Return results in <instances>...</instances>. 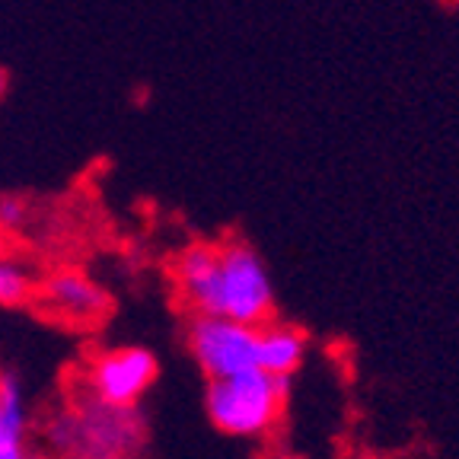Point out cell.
<instances>
[{
  "mask_svg": "<svg viewBox=\"0 0 459 459\" xmlns=\"http://www.w3.org/2000/svg\"><path fill=\"white\" fill-rule=\"evenodd\" d=\"M22 437L26 434H16L7 421H4V411H0V459H16L22 453Z\"/></svg>",
  "mask_w": 459,
  "mask_h": 459,
  "instance_id": "9",
  "label": "cell"
},
{
  "mask_svg": "<svg viewBox=\"0 0 459 459\" xmlns=\"http://www.w3.org/2000/svg\"><path fill=\"white\" fill-rule=\"evenodd\" d=\"M0 252H4V239H0Z\"/></svg>",
  "mask_w": 459,
  "mask_h": 459,
  "instance_id": "11",
  "label": "cell"
},
{
  "mask_svg": "<svg viewBox=\"0 0 459 459\" xmlns=\"http://www.w3.org/2000/svg\"><path fill=\"white\" fill-rule=\"evenodd\" d=\"M287 393H290V377L246 370L223 380H211L204 393V409L211 424L230 437H262L278 424Z\"/></svg>",
  "mask_w": 459,
  "mask_h": 459,
  "instance_id": "2",
  "label": "cell"
},
{
  "mask_svg": "<svg viewBox=\"0 0 459 459\" xmlns=\"http://www.w3.org/2000/svg\"><path fill=\"white\" fill-rule=\"evenodd\" d=\"M42 300L51 313L77 319V323H90L100 319L108 309V297L96 281H90L83 272L74 268H61V272L48 274L42 284Z\"/></svg>",
  "mask_w": 459,
  "mask_h": 459,
  "instance_id": "5",
  "label": "cell"
},
{
  "mask_svg": "<svg viewBox=\"0 0 459 459\" xmlns=\"http://www.w3.org/2000/svg\"><path fill=\"white\" fill-rule=\"evenodd\" d=\"M36 284H32V274L16 262L0 252V303L4 307H16V303H26L32 297Z\"/></svg>",
  "mask_w": 459,
  "mask_h": 459,
  "instance_id": "7",
  "label": "cell"
},
{
  "mask_svg": "<svg viewBox=\"0 0 459 459\" xmlns=\"http://www.w3.org/2000/svg\"><path fill=\"white\" fill-rule=\"evenodd\" d=\"M188 348L208 380L258 370V325L223 319V316H192Z\"/></svg>",
  "mask_w": 459,
  "mask_h": 459,
  "instance_id": "3",
  "label": "cell"
},
{
  "mask_svg": "<svg viewBox=\"0 0 459 459\" xmlns=\"http://www.w3.org/2000/svg\"><path fill=\"white\" fill-rule=\"evenodd\" d=\"M307 358V335L294 325L262 323L258 325V370L274 377H294Z\"/></svg>",
  "mask_w": 459,
  "mask_h": 459,
  "instance_id": "6",
  "label": "cell"
},
{
  "mask_svg": "<svg viewBox=\"0 0 459 459\" xmlns=\"http://www.w3.org/2000/svg\"><path fill=\"white\" fill-rule=\"evenodd\" d=\"M176 290L195 316H223L246 325L268 323L274 309L265 262L243 239L188 246L176 258Z\"/></svg>",
  "mask_w": 459,
  "mask_h": 459,
  "instance_id": "1",
  "label": "cell"
},
{
  "mask_svg": "<svg viewBox=\"0 0 459 459\" xmlns=\"http://www.w3.org/2000/svg\"><path fill=\"white\" fill-rule=\"evenodd\" d=\"M29 217V208H26V201L20 198H0V227L4 230H16L22 227Z\"/></svg>",
  "mask_w": 459,
  "mask_h": 459,
  "instance_id": "8",
  "label": "cell"
},
{
  "mask_svg": "<svg viewBox=\"0 0 459 459\" xmlns=\"http://www.w3.org/2000/svg\"><path fill=\"white\" fill-rule=\"evenodd\" d=\"M16 459H42V456H32V453H26V450H22V453H20V456H16Z\"/></svg>",
  "mask_w": 459,
  "mask_h": 459,
  "instance_id": "10",
  "label": "cell"
},
{
  "mask_svg": "<svg viewBox=\"0 0 459 459\" xmlns=\"http://www.w3.org/2000/svg\"><path fill=\"white\" fill-rule=\"evenodd\" d=\"M160 364L147 348H115L93 360L90 367V389L106 405L134 409L143 393L153 386Z\"/></svg>",
  "mask_w": 459,
  "mask_h": 459,
  "instance_id": "4",
  "label": "cell"
}]
</instances>
